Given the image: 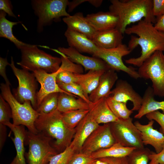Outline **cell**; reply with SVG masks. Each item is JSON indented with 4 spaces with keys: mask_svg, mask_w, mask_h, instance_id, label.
<instances>
[{
    "mask_svg": "<svg viewBox=\"0 0 164 164\" xmlns=\"http://www.w3.org/2000/svg\"><path fill=\"white\" fill-rule=\"evenodd\" d=\"M125 33L138 36L131 37L128 46L131 51L138 46L141 49L140 56L125 60L127 64L139 67L156 51H164V32L157 29L149 21L143 19L136 24L127 27Z\"/></svg>",
    "mask_w": 164,
    "mask_h": 164,
    "instance_id": "1",
    "label": "cell"
},
{
    "mask_svg": "<svg viewBox=\"0 0 164 164\" xmlns=\"http://www.w3.org/2000/svg\"><path fill=\"white\" fill-rule=\"evenodd\" d=\"M109 11L118 19L116 28L123 34L131 24L144 19L153 24L156 21L152 12V0H111Z\"/></svg>",
    "mask_w": 164,
    "mask_h": 164,
    "instance_id": "2",
    "label": "cell"
},
{
    "mask_svg": "<svg viewBox=\"0 0 164 164\" xmlns=\"http://www.w3.org/2000/svg\"><path fill=\"white\" fill-rule=\"evenodd\" d=\"M35 125L38 132L55 139L53 147L63 151L70 144L75 129L67 127L64 123L62 113L57 109L48 114H40Z\"/></svg>",
    "mask_w": 164,
    "mask_h": 164,
    "instance_id": "3",
    "label": "cell"
},
{
    "mask_svg": "<svg viewBox=\"0 0 164 164\" xmlns=\"http://www.w3.org/2000/svg\"><path fill=\"white\" fill-rule=\"evenodd\" d=\"M0 85L1 94L11 109L13 124L23 125L27 127L28 131L37 133L38 132L35 123L40 114L34 109L30 101H26L22 104L19 102L12 93L9 85L3 83Z\"/></svg>",
    "mask_w": 164,
    "mask_h": 164,
    "instance_id": "4",
    "label": "cell"
},
{
    "mask_svg": "<svg viewBox=\"0 0 164 164\" xmlns=\"http://www.w3.org/2000/svg\"><path fill=\"white\" fill-rule=\"evenodd\" d=\"M20 50L21 60L17 64L22 69L32 72L41 70L52 73L57 71L60 67L61 58L46 53L39 49L36 45L29 44Z\"/></svg>",
    "mask_w": 164,
    "mask_h": 164,
    "instance_id": "5",
    "label": "cell"
},
{
    "mask_svg": "<svg viewBox=\"0 0 164 164\" xmlns=\"http://www.w3.org/2000/svg\"><path fill=\"white\" fill-rule=\"evenodd\" d=\"M140 78L150 80L154 95L164 97V54L157 51L139 67Z\"/></svg>",
    "mask_w": 164,
    "mask_h": 164,
    "instance_id": "6",
    "label": "cell"
},
{
    "mask_svg": "<svg viewBox=\"0 0 164 164\" xmlns=\"http://www.w3.org/2000/svg\"><path fill=\"white\" fill-rule=\"evenodd\" d=\"M51 139L40 132L34 134L27 131L26 140L29 145L27 154L29 164H47L52 157L58 154L51 145Z\"/></svg>",
    "mask_w": 164,
    "mask_h": 164,
    "instance_id": "7",
    "label": "cell"
},
{
    "mask_svg": "<svg viewBox=\"0 0 164 164\" xmlns=\"http://www.w3.org/2000/svg\"><path fill=\"white\" fill-rule=\"evenodd\" d=\"M9 66L14 75L17 78L19 85L17 88L13 90L14 96L20 103L29 101L33 108L36 110L37 108L36 90L37 80L34 73L29 71L16 67L12 57Z\"/></svg>",
    "mask_w": 164,
    "mask_h": 164,
    "instance_id": "8",
    "label": "cell"
},
{
    "mask_svg": "<svg viewBox=\"0 0 164 164\" xmlns=\"http://www.w3.org/2000/svg\"><path fill=\"white\" fill-rule=\"evenodd\" d=\"M67 0H35L32 1L35 13L38 16L37 29L40 31L44 26L62 16L70 15L66 10Z\"/></svg>",
    "mask_w": 164,
    "mask_h": 164,
    "instance_id": "9",
    "label": "cell"
},
{
    "mask_svg": "<svg viewBox=\"0 0 164 164\" xmlns=\"http://www.w3.org/2000/svg\"><path fill=\"white\" fill-rule=\"evenodd\" d=\"M116 142L127 147L141 149L144 147L140 132L132 122V118L119 119L110 123Z\"/></svg>",
    "mask_w": 164,
    "mask_h": 164,
    "instance_id": "10",
    "label": "cell"
},
{
    "mask_svg": "<svg viewBox=\"0 0 164 164\" xmlns=\"http://www.w3.org/2000/svg\"><path fill=\"white\" fill-rule=\"evenodd\" d=\"M132 51L127 46L122 44L111 49L99 48L93 56L103 60L111 69L115 71H122L131 77L137 79L140 78L138 71L132 67L127 66L122 60V57L128 55Z\"/></svg>",
    "mask_w": 164,
    "mask_h": 164,
    "instance_id": "11",
    "label": "cell"
},
{
    "mask_svg": "<svg viewBox=\"0 0 164 164\" xmlns=\"http://www.w3.org/2000/svg\"><path fill=\"white\" fill-rule=\"evenodd\" d=\"M116 142L110 123L99 125L85 140L80 152L90 155L100 149L109 148Z\"/></svg>",
    "mask_w": 164,
    "mask_h": 164,
    "instance_id": "12",
    "label": "cell"
},
{
    "mask_svg": "<svg viewBox=\"0 0 164 164\" xmlns=\"http://www.w3.org/2000/svg\"><path fill=\"white\" fill-rule=\"evenodd\" d=\"M54 50L66 55L72 62L83 67L85 70H107L111 68L101 59L94 56H85L75 49L69 47H59Z\"/></svg>",
    "mask_w": 164,
    "mask_h": 164,
    "instance_id": "13",
    "label": "cell"
},
{
    "mask_svg": "<svg viewBox=\"0 0 164 164\" xmlns=\"http://www.w3.org/2000/svg\"><path fill=\"white\" fill-rule=\"evenodd\" d=\"M114 100L126 103L128 101L133 104L132 111H138L140 108L142 97L133 88L127 81L122 79L117 80L115 87L109 96Z\"/></svg>",
    "mask_w": 164,
    "mask_h": 164,
    "instance_id": "14",
    "label": "cell"
},
{
    "mask_svg": "<svg viewBox=\"0 0 164 164\" xmlns=\"http://www.w3.org/2000/svg\"><path fill=\"white\" fill-rule=\"evenodd\" d=\"M33 73L41 85L40 88L37 93V108L44 98L49 94L53 93L71 94L61 89L57 84L56 77L58 70L53 73H49L43 70H38L33 71Z\"/></svg>",
    "mask_w": 164,
    "mask_h": 164,
    "instance_id": "15",
    "label": "cell"
},
{
    "mask_svg": "<svg viewBox=\"0 0 164 164\" xmlns=\"http://www.w3.org/2000/svg\"><path fill=\"white\" fill-rule=\"evenodd\" d=\"M100 125L89 112L77 126L70 146L76 153L80 152L85 140Z\"/></svg>",
    "mask_w": 164,
    "mask_h": 164,
    "instance_id": "16",
    "label": "cell"
},
{
    "mask_svg": "<svg viewBox=\"0 0 164 164\" xmlns=\"http://www.w3.org/2000/svg\"><path fill=\"white\" fill-rule=\"evenodd\" d=\"M154 120H151L147 124L142 125L136 121L134 124L141 132L144 145H151L154 149L155 152L159 153L162 150L164 144V135L154 128Z\"/></svg>",
    "mask_w": 164,
    "mask_h": 164,
    "instance_id": "17",
    "label": "cell"
},
{
    "mask_svg": "<svg viewBox=\"0 0 164 164\" xmlns=\"http://www.w3.org/2000/svg\"><path fill=\"white\" fill-rule=\"evenodd\" d=\"M110 68L106 71L101 76L96 88L89 94L91 102L95 103L101 99L109 96L111 90L118 79L117 73Z\"/></svg>",
    "mask_w": 164,
    "mask_h": 164,
    "instance_id": "18",
    "label": "cell"
},
{
    "mask_svg": "<svg viewBox=\"0 0 164 164\" xmlns=\"http://www.w3.org/2000/svg\"><path fill=\"white\" fill-rule=\"evenodd\" d=\"M64 35L70 47L80 53L94 54L99 48L85 35L67 28Z\"/></svg>",
    "mask_w": 164,
    "mask_h": 164,
    "instance_id": "19",
    "label": "cell"
},
{
    "mask_svg": "<svg viewBox=\"0 0 164 164\" xmlns=\"http://www.w3.org/2000/svg\"><path fill=\"white\" fill-rule=\"evenodd\" d=\"M123 34L116 28L96 31L91 40L99 48L111 49L122 44Z\"/></svg>",
    "mask_w": 164,
    "mask_h": 164,
    "instance_id": "20",
    "label": "cell"
},
{
    "mask_svg": "<svg viewBox=\"0 0 164 164\" xmlns=\"http://www.w3.org/2000/svg\"><path fill=\"white\" fill-rule=\"evenodd\" d=\"M4 125L10 128L14 135V137L11 138L15 148L16 155L10 164H26L24 156V143L27 131L25 126L15 125L10 122H7Z\"/></svg>",
    "mask_w": 164,
    "mask_h": 164,
    "instance_id": "21",
    "label": "cell"
},
{
    "mask_svg": "<svg viewBox=\"0 0 164 164\" xmlns=\"http://www.w3.org/2000/svg\"><path fill=\"white\" fill-rule=\"evenodd\" d=\"M85 18L96 31L116 28L118 22V16L109 11L89 14Z\"/></svg>",
    "mask_w": 164,
    "mask_h": 164,
    "instance_id": "22",
    "label": "cell"
},
{
    "mask_svg": "<svg viewBox=\"0 0 164 164\" xmlns=\"http://www.w3.org/2000/svg\"><path fill=\"white\" fill-rule=\"evenodd\" d=\"M63 20L67 28L82 34L91 40L96 32L81 13L65 17Z\"/></svg>",
    "mask_w": 164,
    "mask_h": 164,
    "instance_id": "23",
    "label": "cell"
},
{
    "mask_svg": "<svg viewBox=\"0 0 164 164\" xmlns=\"http://www.w3.org/2000/svg\"><path fill=\"white\" fill-rule=\"evenodd\" d=\"M92 104L72 94L60 93L57 109L61 113L80 109L90 110Z\"/></svg>",
    "mask_w": 164,
    "mask_h": 164,
    "instance_id": "24",
    "label": "cell"
},
{
    "mask_svg": "<svg viewBox=\"0 0 164 164\" xmlns=\"http://www.w3.org/2000/svg\"><path fill=\"white\" fill-rule=\"evenodd\" d=\"M89 112L99 124L114 122L119 119L110 108L106 97L102 98L97 101L93 103Z\"/></svg>",
    "mask_w": 164,
    "mask_h": 164,
    "instance_id": "25",
    "label": "cell"
},
{
    "mask_svg": "<svg viewBox=\"0 0 164 164\" xmlns=\"http://www.w3.org/2000/svg\"><path fill=\"white\" fill-rule=\"evenodd\" d=\"M152 88L148 87L145 90L142 98L141 107L134 118L139 119L146 114L155 111L161 110L164 114V101H157L155 99Z\"/></svg>",
    "mask_w": 164,
    "mask_h": 164,
    "instance_id": "26",
    "label": "cell"
},
{
    "mask_svg": "<svg viewBox=\"0 0 164 164\" xmlns=\"http://www.w3.org/2000/svg\"><path fill=\"white\" fill-rule=\"evenodd\" d=\"M106 70H91L85 74L76 73V83L80 86L86 96L88 98V94L96 88L101 76Z\"/></svg>",
    "mask_w": 164,
    "mask_h": 164,
    "instance_id": "27",
    "label": "cell"
},
{
    "mask_svg": "<svg viewBox=\"0 0 164 164\" xmlns=\"http://www.w3.org/2000/svg\"><path fill=\"white\" fill-rule=\"evenodd\" d=\"M6 13L5 12L0 11V36L9 39L20 50L28 45L29 44L19 40L13 33V26L20 22L10 21L6 19Z\"/></svg>",
    "mask_w": 164,
    "mask_h": 164,
    "instance_id": "28",
    "label": "cell"
},
{
    "mask_svg": "<svg viewBox=\"0 0 164 164\" xmlns=\"http://www.w3.org/2000/svg\"><path fill=\"white\" fill-rule=\"evenodd\" d=\"M135 149L125 147L118 143L115 142L109 148L101 149L92 153L90 156L95 159L107 157H126Z\"/></svg>",
    "mask_w": 164,
    "mask_h": 164,
    "instance_id": "29",
    "label": "cell"
},
{
    "mask_svg": "<svg viewBox=\"0 0 164 164\" xmlns=\"http://www.w3.org/2000/svg\"><path fill=\"white\" fill-rule=\"evenodd\" d=\"M106 99L110 108L118 119H128L133 112L128 108L126 103L116 101L110 96L106 97Z\"/></svg>",
    "mask_w": 164,
    "mask_h": 164,
    "instance_id": "30",
    "label": "cell"
},
{
    "mask_svg": "<svg viewBox=\"0 0 164 164\" xmlns=\"http://www.w3.org/2000/svg\"><path fill=\"white\" fill-rule=\"evenodd\" d=\"M89 111L80 109L62 113V119L67 127L74 129Z\"/></svg>",
    "mask_w": 164,
    "mask_h": 164,
    "instance_id": "31",
    "label": "cell"
},
{
    "mask_svg": "<svg viewBox=\"0 0 164 164\" xmlns=\"http://www.w3.org/2000/svg\"><path fill=\"white\" fill-rule=\"evenodd\" d=\"M60 93H53L45 97L36 111L39 114H48L57 109Z\"/></svg>",
    "mask_w": 164,
    "mask_h": 164,
    "instance_id": "32",
    "label": "cell"
},
{
    "mask_svg": "<svg viewBox=\"0 0 164 164\" xmlns=\"http://www.w3.org/2000/svg\"><path fill=\"white\" fill-rule=\"evenodd\" d=\"M151 152L147 148L135 149L127 156V164H149Z\"/></svg>",
    "mask_w": 164,
    "mask_h": 164,
    "instance_id": "33",
    "label": "cell"
},
{
    "mask_svg": "<svg viewBox=\"0 0 164 164\" xmlns=\"http://www.w3.org/2000/svg\"><path fill=\"white\" fill-rule=\"evenodd\" d=\"M57 84L61 89L65 91L82 99L90 104L93 103L90 101L88 98L86 96L80 86L76 83L65 84L58 83H57Z\"/></svg>",
    "mask_w": 164,
    "mask_h": 164,
    "instance_id": "34",
    "label": "cell"
},
{
    "mask_svg": "<svg viewBox=\"0 0 164 164\" xmlns=\"http://www.w3.org/2000/svg\"><path fill=\"white\" fill-rule=\"evenodd\" d=\"M75 153L69 145L61 152L52 157L49 164H68Z\"/></svg>",
    "mask_w": 164,
    "mask_h": 164,
    "instance_id": "35",
    "label": "cell"
},
{
    "mask_svg": "<svg viewBox=\"0 0 164 164\" xmlns=\"http://www.w3.org/2000/svg\"><path fill=\"white\" fill-rule=\"evenodd\" d=\"M11 118H12V114L10 107L0 94V123L4 125L10 122Z\"/></svg>",
    "mask_w": 164,
    "mask_h": 164,
    "instance_id": "36",
    "label": "cell"
},
{
    "mask_svg": "<svg viewBox=\"0 0 164 164\" xmlns=\"http://www.w3.org/2000/svg\"><path fill=\"white\" fill-rule=\"evenodd\" d=\"M59 73L56 77L57 83H61L69 84L76 83V73L72 72L63 70L60 67L58 70Z\"/></svg>",
    "mask_w": 164,
    "mask_h": 164,
    "instance_id": "37",
    "label": "cell"
},
{
    "mask_svg": "<svg viewBox=\"0 0 164 164\" xmlns=\"http://www.w3.org/2000/svg\"><path fill=\"white\" fill-rule=\"evenodd\" d=\"M97 159L81 152L76 153L73 156L68 164H94Z\"/></svg>",
    "mask_w": 164,
    "mask_h": 164,
    "instance_id": "38",
    "label": "cell"
},
{
    "mask_svg": "<svg viewBox=\"0 0 164 164\" xmlns=\"http://www.w3.org/2000/svg\"><path fill=\"white\" fill-rule=\"evenodd\" d=\"M149 120L155 121L160 125V132L164 135V114L159 111L149 113L145 115Z\"/></svg>",
    "mask_w": 164,
    "mask_h": 164,
    "instance_id": "39",
    "label": "cell"
},
{
    "mask_svg": "<svg viewBox=\"0 0 164 164\" xmlns=\"http://www.w3.org/2000/svg\"><path fill=\"white\" fill-rule=\"evenodd\" d=\"M152 12L156 20L164 14V0H152Z\"/></svg>",
    "mask_w": 164,
    "mask_h": 164,
    "instance_id": "40",
    "label": "cell"
},
{
    "mask_svg": "<svg viewBox=\"0 0 164 164\" xmlns=\"http://www.w3.org/2000/svg\"><path fill=\"white\" fill-rule=\"evenodd\" d=\"M149 164H164V144L162 150L159 153L151 151Z\"/></svg>",
    "mask_w": 164,
    "mask_h": 164,
    "instance_id": "41",
    "label": "cell"
},
{
    "mask_svg": "<svg viewBox=\"0 0 164 164\" xmlns=\"http://www.w3.org/2000/svg\"><path fill=\"white\" fill-rule=\"evenodd\" d=\"M98 159L106 162L108 164H127L128 162L127 156L118 158L107 157Z\"/></svg>",
    "mask_w": 164,
    "mask_h": 164,
    "instance_id": "42",
    "label": "cell"
},
{
    "mask_svg": "<svg viewBox=\"0 0 164 164\" xmlns=\"http://www.w3.org/2000/svg\"><path fill=\"white\" fill-rule=\"evenodd\" d=\"M7 59V58H3L0 57V74L2 76L5 82V84L8 85H11L8 79L6 73V68L7 65H9Z\"/></svg>",
    "mask_w": 164,
    "mask_h": 164,
    "instance_id": "43",
    "label": "cell"
},
{
    "mask_svg": "<svg viewBox=\"0 0 164 164\" xmlns=\"http://www.w3.org/2000/svg\"><path fill=\"white\" fill-rule=\"evenodd\" d=\"M0 10L11 17L16 18L12 11L10 2L8 0H0Z\"/></svg>",
    "mask_w": 164,
    "mask_h": 164,
    "instance_id": "44",
    "label": "cell"
},
{
    "mask_svg": "<svg viewBox=\"0 0 164 164\" xmlns=\"http://www.w3.org/2000/svg\"><path fill=\"white\" fill-rule=\"evenodd\" d=\"M0 150L1 151L6 137V126L0 123Z\"/></svg>",
    "mask_w": 164,
    "mask_h": 164,
    "instance_id": "45",
    "label": "cell"
},
{
    "mask_svg": "<svg viewBox=\"0 0 164 164\" xmlns=\"http://www.w3.org/2000/svg\"><path fill=\"white\" fill-rule=\"evenodd\" d=\"M87 0H74L68 2V12H71L77 6L85 2H88Z\"/></svg>",
    "mask_w": 164,
    "mask_h": 164,
    "instance_id": "46",
    "label": "cell"
},
{
    "mask_svg": "<svg viewBox=\"0 0 164 164\" xmlns=\"http://www.w3.org/2000/svg\"><path fill=\"white\" fill-rule=\"evenodd\" d=\"M154 26L157 29L164 32V14L156 20Z\"/></svg>",
    "mask_w": 164,
    "mask_h": 164,
    "instance_id": "47",
    "label": "cell"
},
{
    "mask_svg": "<svg viewBox=\"0 0 164 164\" xmlns=\"http://www.w3.org/2000/svg\"><path fill=\"white\" fill-rule=\"evenodd\" d=\"M102 2L103 0H89L88 2L94 6L98 7L101 5Z\"/></svg>",
    "mask_w": 164,
    "mask_h": 164,
    "instance_id": "48",
    "label": "cell"
},
{
    "mask_svg": "<svg viewBox=\"0 0 164 164\" xmlns=\"http://www.w3.org/2000/svg\"><path fill=\"white\" fill-rule=\"evenodd\" d=\"M94 164H108L107 163L104 161L97 159Z\"/></svg>",
    "mask_w": 164,
    "mask_h": 164,
    "instance_id": "49",
    "label": "cell"
}]
</instances>
